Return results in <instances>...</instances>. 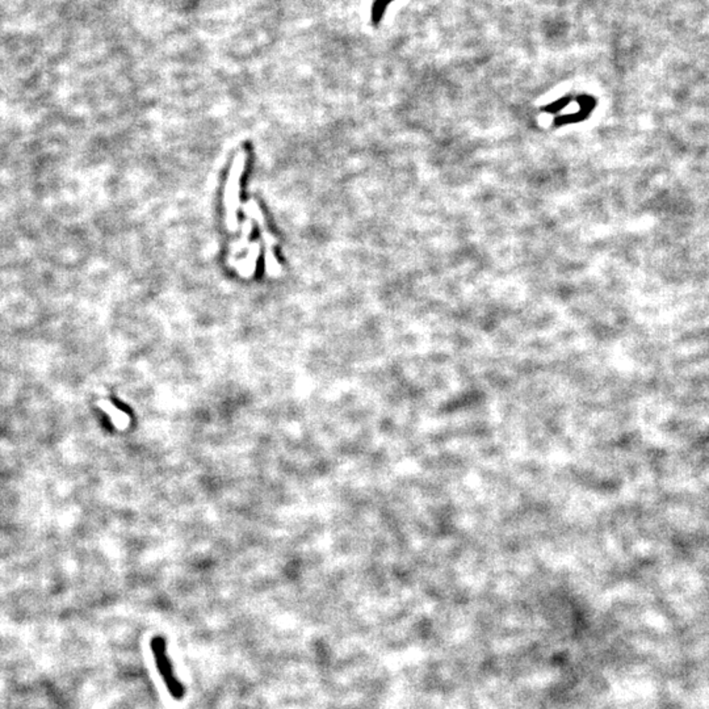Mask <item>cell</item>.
Segmentation results:
<instances>
[{
	"label": "cell",
	"mask_w": 709,
	"mask_h": 709,
	"mask_svg": "<svg viewBox=\"0 0 709 709\" xmlns=\"http://www.w3.org/2000/svg\"><path fill=\"white\" fill-rule=\"evenodd\" d=\"M155 641H157V645H153V650H154V656H155L159 673L163 676V681L166 683L167 687L170 690V693L172 695V698H175L176 700H179V699L183 698L184 691H185L183 684L177 682V679H176L175 675H174L172 665H171L170 659L167 658L165 641L162 639H157Z\"/></svg>",
	"instance_id": "cell-1"
}]
</instances>
